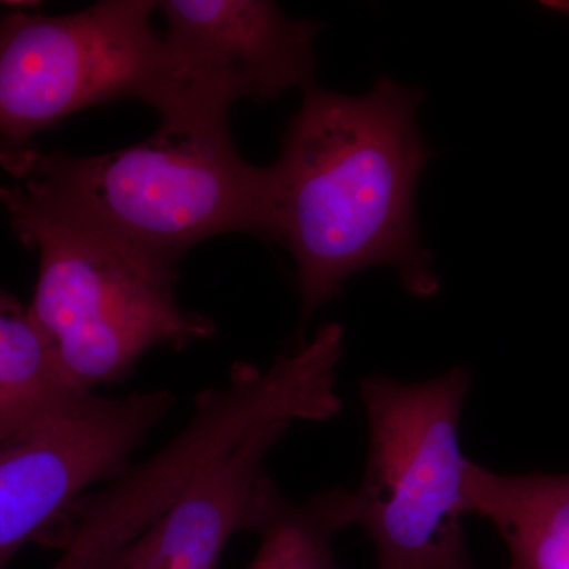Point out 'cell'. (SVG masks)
Segmentation results:
<instances>
[{
    "instance_id": "1",
    "label": "cell",
    "mask_w": 569,
    "mask_h": 569,
    "mask_svg": "<svg viewBox=\"0 0 569 569\" xmlns=\"http://www.w3.org/2000/svg\"><path fill=\"white\" fill-rule=\"evenodd\" d=\"M419 89L381 77L347 96L310 86L269 168V241L293 254L302 317L373 266L399 272L418 298L438 291L415 217L430 160L417 127Z\"/></svg>"
},
{
    "instance_id": "2",
    "label": "cell",
    "mask_w": 569,
    "mask_h": 569,
    "mask_svg": "<svg viewBox=\"0 0 569 569\" xmlns=\"http://www.w3.org/2000/svg\"><path fill=\"white\" fill-rule=\"evenodd\" d=\"M13 176L39 211L170 264L213 236L269 241V168L239 156L230 127L160 123L140 144L97 157L33 149Z\"/></svg>"
},
{
    "instance_id": "3",
    "label": "cell",
    "mask_w": 569,
    "mask_h": 569,
    "mask_svg": "<svg viewBox=\"0 0 569 569\" xmlns=\"http://www.w3.org/2000/svg\"><path fill=\"white\" fill-rule=\"evenodd\" d=\"M0 200L22 244L39 252L28 310L73 391L126 380L152 348L182 350L216 336L212 320L176 301L179 266L54 219L14 187Z\"/></svg>"
},
{
    "instance_id": "4",
    "label": "cell",
    "mask_w": 569,
    "mask_h": 569,
    "mask_svg": "<svg viewBox=\"0 0 569 569\" xmlns=\"http://www.w3.org/2000/svg\"><path fill=\"white\" fill-rule=\"evenodd\" d=\"M342 355V326L328 323L266 370L236 362L223 387L198 392L192 418L167 447L71 505L50 569H96L266 427L335 418Z\"/></svg>"
},
{
    "instance_id": "5",
    "label": "cell",
    "mask_w": 569,
    "mask_h": 569,
    "mask_svg": "<svg viewBox=\"0 0 569 569\" xmlns=\"http://www.w3.org/2000/svg\"><path fill=\"white\" fill-rule=\"evenodd\" d=\"M468 389L462 367L421 383L362 380L369 452L351 507L376 546L377 569L473 568L462 527L470 460L459 441Z\"/></svg>"
},
{
    "instance_id": "6",
    "label": "cell",
    "mask_w": 569,
    "mask_h": 569,
    "mask_svg": "<svg viewBox=\"0 0 569 569\" xmlns=\"http://www.w3.org/2000/svg\"><path fill=\"white\" fill-rule=\"evenodd\" d=\"M157 6L104 0L66 17L0 18V164L11 176L33 138L74 112L126 99L151 104L163 70Z\"/></svg>"
},
{
    "instance_id": "7",
    "label": "cell",
    "mask_w": 569,
    "mask_h": 569,
    "mask_svg": "<svg viewBox=\"0 0 569 569\" xmlns=\"http://www.w3.org/2000/svg\"><path fill=\"white\" fill-rule=\"evenodd\" d=\"M163 70L151 104L163 126L227 129L238 100L268 103L316 77L320 24L264 0H164Z\"/></svg>"
},
{
    "instance_id": "8",
    "label": "cell",
    "mask_w": 569,
    "mask_h": 569,
    "mask_svg": "<svg viewBox=\"0 0 569 569\" xmlns=\"http://www.w3.org/2000/svg\"><path fill=\"white\" fill-rule=\"evenodd\" d=\"M174 403L167 389L122 399L92 392L0 445V569L62 526L71 505L92 486L126 470Z\"/></svg>"
},
{
    "instance_id": "9",
    "label": "cell",
    "mask_w": 569,
    "mask_h": 569,
    "mask_svg": "<svg viewBox=\"0 0 569 569\" xmlns=\"http://www.w3.org/2000/svg\"><path fill=\"white\" fill-rule=\"evenodd\" d=\"M291 425L266 427L96 569H219L236 533L249 531L269 481L266 456Z\"/></svg>"
},
{
    "instance_id": "10",
    "label": "cell",
    "mask_w": 569,
    "mask_h": 569,
    "mask_svg": "<svg viewBox=\"0 0 569 569\" xmlns=\"http://www.w3.org/2000/svg\"><path fill=\"white\" fill-rule=\"evenodd\" d=\"M468 515L497 527L511 569H569V475H500L468 463Z\"/></svg>"
},
{
    "instance_id": "11",
    "label": "cell",
    "mask_w": 569,
    "mask_h": 569,
    "mask_svg": "<svg viewBox=\"0 0 569 569\" xmlns=\"http://www.w3.org/2000/svg\"><path fill=\"white\" fill-rule=\"evenodd\" d=\"M88 395L67 387L28 307L0 291V445Z\"/></svg>"
},
{
    "instance_id": "12",
    "label": "cell",
    "mask_w": 569,
    "mask_h": 569,
    "mask_svg": "<svg viewBox=\"0 0 569 569\" xmlns=\"http://www.w3.org/2000/svg\"><path fill=\"white\" fill-rule=\"evenodd\" d=\"M353 526L348 490H328L296 503L269 479L250 523L260 546L247 569H340L332 538Z\"/></svg>"
},
{
    "instance_id": "13",
    "label": "cell",
    "mask_w": 569,
    "mask_h": 569,
    "mask_svg": "<svg viewBox=\"0 0 569 569\" xmlns=\"http://www.w3.org/2000/svg\"><path fill=\"white\" fill-rule=\"evenodd\" d=\"M471 569H475V568H471ZM508 569H511V568H508Z\"/></svg>"
}]
</instances>
